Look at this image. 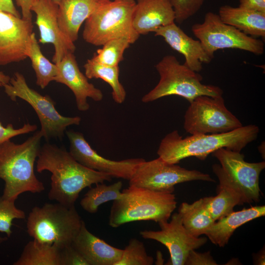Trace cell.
<instances>
[{"label": "cell", "mask_w": 265, "mask_h": 265, "mask_svg": "<svg viewBox=\"0 0 265 265\" xmlns=\"http://www.w3.org/2000/svg\"><path fill=\"white\" fill-rule=\"evenodd\" d=\"M55 64L57 73L55 81L66 85L71 90L75 95L78 110L85 111L89 109L88 98L96 102L102 100V91L90 83L88 78L80 71L74 53H67Z\"/></svg>", "instance_id": "17"}, {"label": "cell", "mask_w": 265, "mask_h": 265, "mask_svg": "<svg viewBox=\"0 0 265 265\" xmlns=\"http://www.w3.org/2000/svg\"><path fill=\"white\" fill-rule=\"evenodd\" d=\"M135 0H99L91 15L85 21L84 40L95 46L107 41L126 38L135 43L140 35L132 25Z\"/></svg>", "instance_id": "5"}, {"label": "cell", "mask_w": 265, "mask_h": 265, "mask_svg": "<svg viewBox=\"0 0 265 265\" xmlns=\"http://www.w3.org/2000/svg\"><path fill=\"white\" fill-rule=\"evenodd\" d=\"M265 215V206H254L239 211H233L226 216L215 221L205 235L214 244L220 247H224L238 228Z\"/></svg>", "instance_id": "22"}, {"label": "cell", "mask_w": 265, "mask_h": 265, "mask_svg": "<svg viewBox=\"0 0 265 265\" xmlns=\"http://www.w3.org/2000/svg\"><path fill=\"white\" fill-rule=\"evenodd\" d=\"M212 169L218 178L219 185L217 195L207 197L208 207L212 218L217 221L233 212L236 206L241 205L244 203L239 193L223 175L219 164L212 165Z\"/></svg>", "instance_id": "24"}, {"label": "cell", "mask_w": 265, "mask_h": 265, "mask_svg": "<svg viewBox=\"0 0 265 265\" xmlns=\"http://www.w3.org/2000/svg\"><path fill=\"white\" fill-rule=\"evenodd\" d=\"M70 143L69 152L84 166L109 175L112 178L129 180L135 167L145 159L133 158L113 160L100 155L91 148L83 134L74 130L66 131Z\"/></svg>", "instance_id": "14"}, {"label": "cell", "mask_w": 265, "mask_h": 265, "mask_svg": "<svg viewBox=\"0 0 265 265\" xmlns=\"http://www.w3.org/2000/svg\"><path fill=\"white\" fill-rule=\"evenodd\" d=\"M264 252H262L258 255L257 258L256 264L257 265H265V254Z\"/></svg>", "instance_id": "41"}, {"label": "cell", "mask_w": 265, "mask_h": 265, "mask_svg": "<svg viewBox=\"0 0 265 265\" xmlns=\"http://www.w3.org/2000/svg\"><path fill=\"white\" fill-rule=\"evenodd\" d=\"M11 77L5 74L3 72L0 71V86L4 87L9 83Z\"/></svg>", "instance_id": "40"}, {"label": "cell", "mask_w": 265, "mask_h": 265, "mask_svg": "<svg viewBox=\"0 0 265 265\" xmlns=\"http://www.w3.org/2000/svg\"><path fill=\"white\" fill-rule=\"evenodd\" d=\"M132 44L126 38L109 40L105 43L101 49L97 50L91 58L101 64L115 66L123 60L125 51Z\"/></svg>", "instance_id": "30"}, {"label": "cell", "mask_w": 265, "mask_h": 265, "mask_svg": "<svg viewBox=\"0 0 265 265\" xmlns=\"http://www.w3.org/2000/svg\"><path fill=\"white\" fill-rule=\"evenodd\" d=\"M99 0H60L57 22L64 35L74 43L82 24L97 7Z\"/></svg>", "instance_id": "21"}, {"label": "cell", "mask_w": 265, "mask_h": 265, "mask_svg": "<svg viewBox=\"0 0 265 265\" xmlns=\"http://www.w3.org/2000/svg\"><path fill=\"white\" fill-rule=\"evenodd\" d=\"M83 222L75 206L45 203L32 209L27 218V232L38 242L62 248L72 244Z\"/></svg>", "instance_id": "6"}, {"label": "cell", "mask_w": 265, "mask_h": 265, "mask_svg": "<svg viewBox=\"0 0 265 265\" xmlns=\"http://www.w3.org/2000/svg\"><path fill=\"white\" fill-rule=\"evenodd\" d=\"M32 21L0 10V65L18 62L27 57Z\"/></svg>", "instance_id": "15"}, {"label": "cell", "mask_w": 265, "mask_h": 265, "mask_svg": "<svg viewBox=\"0 0 265 265\" xmlns=\"http://www.w3.org/2000/svg\"><path fill=\"white\" fill-rule=\"evenodd\" d=\"M178 213L185 229L195 237L205 235L215 221L209 211L207 197L191 204L182 203L179 208Z\"/></svg>", "instance_id": "25"}, {"label": "cell", "mask_w": 265, "mask_h": 265, "mask_svg": "<svg viewBox=\"0 0 265 265\" xmlns=\"http://www.w3.org/2000/svg\"><path fill=\"white\" fill-rule=\"evenodd\" d=\"M123 196L113 201L108 225L117 228L137 221L168 220L176 208L173 193L157 191L129 186L122 191Z\"/></svg>", "instance_id": "4"}, {"label": "cell", "mask_w": 265, "mask_h": 265, "mask_svg": "<svg viewBox=\"0 0 265 265\" xmlns=\"http://www.w3.org/2000/svg\"><path fill=\"white\" fill-rule=\"evenodd\" d=\"M185 265H216L217 264L211 256L210 252L201 253L192 250L189 252Z\"/></svg>", "instance_id": "36"}, {"label": "cell", "mask_w": 265, "mask_h": 265, "mask_svg": "<svg viewBox=\"0 0 265 265\" xmlns=\"http://www.w3.org/2000/svg\"><path fill=\"white\" fill-rule=\"evenodd\" d=\"M15 202L0 196V232L6 234L8 237L12 234V221L26 217L24 211L17 208Z\"/></svg>", "instance_id": "32"}, {"label": "cell", "mask_w": 265, "mask_h": 265, "mask_svg": "<svg viewBox=\"0 0 265 265\" xmlns=\"http://www.w3.org/2000/svg\"><path fill=\"white\" fill-rule=\"evenodd\" d=\"M222 21L251 36L265 37V13L224 5L217 14Z\"/></svg>", "instance_id": "23"}, {"label": "cell", "mask_w": 265, "mask_h": 265, "mask_svg": "<svg viewBox=\"0 0 265 265\" xmlns=\"http://www.w3.org/2000/svg\"><path fill=\"white\" fill-rule=\"evenodd\" d=\"M171 216L169 222H158L160 230H143L139 234L143 238L156 240L168 249L170 259L166 265H184L189 252L205 244L207 239L195 237L189 233L183 226L178 212Z\"/></svg>", "instance_id": "13"}, {"label": "cell", "mask_w": 265, "mask_h": 265, "mask_svg": "<svg viewBox=\"0 0 265 265\" xmlns=\"http://www.w3.org/2000/svg\"><path fill=\"white\" fill-rule=\"evenodd\" d=\"M27 56L31 60L38 86L44 89L51 81H55L57 73V65L52 63L43 55L34 32L31 34Z\"/></svg>", "instance_id": "29"}, {"label": "cell", "mask_w": 265, "mask_h": 265, "mask_svg": "<svg viewBox=\"0 0 265 265\" xmlns=\"http://www.w3.org/2000/svg\"><path fill=\"white\" fill-rule=\"evenodd\" d=\"M191 31L213 56L216 51L224 49L241 50L258 55L264 52L263 40L223 23L218 15L212 12L206 13L202 23L193 25Z\"/></svg>", "instance_id": "9"}, {"label": "cell", "mask_w": 265, "mask_h": 265, "mask_svg": "<svg viewBox=\"0 0 265 265\" xmlns=\"http://www.w3.org/2000/svg\"><path fill=\"white\" fill-rule=\"evenodd\" d=\"M220 165V169L230 184L241 196L244 203L258 202L260 200L259 177L265 168V162L250 163L245 161L240 152L225 148L212 153Z\"/></svg>", "instance_id": "12"}, {"label": "cell", "mask_w": 265, "mask_h": 265, "mask_svg": "<svg viewBox=\"0 0 265 265\" xmlns=\"http://www.w3.org/2000/svg\"><path fill=\"white\" fill-rule=\"evenodd\" d=\"M37 128L36 125L29 123L25 124L22 128L15 129L11 124L4 127L0 123V144L16 136L34 132Z\"/></svg>", "instance_id": "34"}, {"label": "cell", "mask_w": 265, "mask_h": 265, "mask_svg": "<svg viewBox=\"0 0 265 265\" xmlns=\"http://www.w3.org/2000/svg\"><path fill=\"white\" fill-rule=\"evenodd\" d=\"M36 0H16L17 5L22 10V18L32 21L31 8Z\"/></svg>", "instance_id": "38"}, {"label": "cell", "mask_w": 265, "mask_h": 265, "mask_svg": "<svg viewBox=\"0 0 265 265\" xmlns=\"http://www.w3.org/2000/svg\"><path fill=\"white\" fill-rule=\"evenodd\" d=\"M45 170L52 174L49 198L68 207L75 206L85 188L112 179L107 174L84 166L65 148L48 142L40 147L36 161V171Z\"/></svg>", "instance_id": "1"}, {"label": "cell", "mask_w": 265, "mask_h": 265, "mask_svg": "<svg viewBox=\"0 0 265 265\" xmlns=\"http://www.w3.org/2000/svg\"><path fill=\"white\" fill-rule=\"evenodd\" d=\"M3 87L5 93L12 101L15 102L19 98L33 107L40 123V131L47 142L52 138L62 139L68 127L79 125L81 122L79 116L61 115L56 109L52 99L30 88L24 75L19 72H15L9 83Z\"/></svg>", "instance_id": "8"}, {"label": "cell", "mask_w": 265, "mask_h": 265, "mask_svg": "<svg viewBox=\"0 0 265 265\" xmlns=\"http://www.w3.org/2000/svg\"><path fill=\"white\" fill-rule=\"evenodd\" d=\"M242 126L226 107L222 96L196 97L184 116V129L191 135L225 133Z\"/></svg>", "instance_id": "10"}, {"label": "cell", "mask_w": 265, "mask_h": 265, "mask_svg": "<svg viewBox=\"0 0 265 265\" xmlns=\"http://www.w3.org/2000/svg\"><path fill=\"white\" fill-rule=\"evenodd\" d=\"M0 10L8 12L18 17H21L12 0H0Z\"/></svg>", "instance_id": "39"}, {"label": "cell", "mask_w": 265, "mask_h": 265, "mask_svg": "<svg viewBox=\"0 0 265 265\" xmlns=\"http://www.w3.org/2000/svg\"><path fill=\"white\" fill-rule=\"evenodd\" d=\"M153 263L154 259L147 254L143 242L132 238L116 265H152Z\"/></svg>", "instance_id": "31"}, {"label": "cell", "mask_w": 265, "mask_h": 265, "mask_svg": "<svg viewBox=\"0 0 265 265\" xmlns=\"http://www.w3.org/2000/svg\"><path fill=\"white\" fill-rule=\"evenodd\" d=\"M238 6L265 13V0H239Z\"/></svg>", "instance_id": "37"}, {"label": "cell", "mask_w": 265, "mask_h": 265, "mask_svg": "<svg viewBox=\"0 0 265 265\" xmlns=\"http://www.w3.org/2000/svg\"><path fill=\"white\" fill-rule=\"evenodd\" d=\"M83 67L88 79H101L111 86L112 97L115 102L122 104L125 101L126 92L119 80L118 66L104 65L91 58L87 60Z\"/></svg>", "instance_id": "27"}, {"label": "cell", "mask_w": 265, "mask_h": 265, "mask_svg": "<svg viewBox=\"0 0 265 265\" xmlns=\"http://www.w3.org/2000/svg\"><path fill=\"white\" fill-rule=\"evenodd\" d=\"M154 33L155 36L163 38L173 50L183 54L184 64L195 72H199L203 63H209L214 57L199 40L187 35L175 22L159 28Z\"/></svg>", "instance_id": "18"}, {"label": "cell", "mask_w": 265, "mask_h": 265, "mask_svg": "<svg viewBox=\"0 0 265 265\" xmlns=\"http://www.w3.org/2000/svg\"><path fill=\"white\" fill-rule=\"evenodd\" d=\"M58 5L53 0H36L31 10L36 16L35 23L40 32L39 42L51 43L54 48L52 60L59 62L68 53H74L76 47L61 31L57 22Z\"/></svg>", "instance_id": "16"}, {"label": "cell", "mask_w": 265, "mask_h": 265, "mask_svg": "<svg viewBox=\"0 0 265 265\" xmlns=\"http://www.w3.org/2000/svg\"><path fill=\"white\" fill-rule=\"evenodd\" d=\"M174 9L175 22L181 24L196 14L206 0H169Z\"/></svg>", "instance_id": "33"}, {"label": "cell", "mask_w": 265, "mask_h": 265, "mask_svg": "<svg viewBox=\"0 0 265 265\" xmlns=\"http://www.w3.org/2000/svg\"><path fill=\"white\" fill-rule=\"evenodd\" d=\"M7 239L6 237H2L0 236V246L5 240Z\"/></svg>", "instance_id": "43"}, {"label": "cell", "mask_w": 265, "mask_h": 265, "mask_svg": "<svg viewBox=\"0 0 265 265\" xmlns=\"http://www.w3.org/2000/svg\"><path fill=\"white\" fill-rule=\"evenodd\" d=\"M55 2L58 4L60 0H53Z\"/></svg>", "instance_id": "44"}, {"label": "cell", "mask_w": 265, "mask_h": 265, "mask_svg": "<svg viewBox=\"0 0 265 265\" xmlns=\"http://www.w3.org/2000/svg\"><path fill=\"white\" fill-rule=\"evenodd\" d=\"M155 67L159 80L156 86L142 97L143 103L171 95L183 97L189 103L202 95L222 96L223 92L219 87L202 83V76L184 63L181 64L174 55L163 56Z\"/></svg>", "instance_id": "7"}, {"label": "cell", "mask_w": 265, "mask_h": 265, "mask_svg": "<svg viewBox=\"0 0 265 265\" xmlns=\"http://www.w3.org/2000/svg\"><path fill=\"white\" fill-rule=\"evenodd\" d=\"M192 181L215 182L208 174L186 169L159 157L150 161L144 160L138 164L129 182V186L173 193L175 185Z\"/></svg>", "instance_id": "11"}, {"label": "cell", "mask_w": 265, "mask_h": 265, "mask_svg": "<svg viewBox=\"0 0 265 265\" xmlns=\"http://www.w3.org/2000/svg\"><path fill=\"white\" fill-rule=\"evenodd\" d=\"M123 183L119 181L111 185H106L104 183L96 185L90 188L80 201L82 208L90 213L97 212L100 205L111 201L121 198Z\"/></svg>", "instance_id": "28"}, {"label": "cell", "mask_w": 265, "mask_h": 265, "mask_svg": "<svg viewBox=\"0 0 265 265\" xmlns=\"http://www.w3.org/2000/svg\"><path fill=\"white\" fill-rule=\"evenodd\" d=\"M72 245L88 265H116L123 251L92 234L84 221Z\"/></svg>", "instance_id": "20"}, {"label": "cell", "mask_w": 265, "mask_h": 265, "mask_svg": "<svg viewBox=\"0 0 265 265\" xmlns=\"http://www.w3.org/2000/svg\"><path fill=\"white\" fill-rule=\"evenodd\" d=\"M61 265H88L79 251L71 244L61 248Z\"/></svg>", "instance_id": "35"}, {"label": "cell", "mask_w": 265, "mask_h": 265, "mask_svg": "<svg viewBox=\"0 0 265 265\" xmlns=\"http://www.w3.org/2000/svg\"><path fill=\"white\" fill-rule=\"evenodd\" d=\"M259 132L258 126L248 125L225 133L192 134L183 138L174 130L161 140L157 154L172 164L191 157L204 160L209 154L222 148L240 152L257 138Z\"/></svg>", "instance_id": "2"}, {"label": "cell", "mask_w": 265, "mask_h": 265, "mask_svg": "<svg viewBox=\"0 0 265 265\" xmlns=\"http://www.w3.org/2000/svg\"><path fill=\"white\" fill-rule=\"evenodd\" d=\"M132 25L139 35L147 34L175 22L174 9L169 0H137Z\"/></svg>", "instance_id": "19"}, {"label": "cell", "mask_w": 265, "mask_h": 265, "mask_svg": "<svg viewBox=\"0 0 265 265\" xmlns=\"http://www.w3.org/2000/svg\"><path fill=\"white\" fill-rule=\"evenodd\" d=\"M263 149H265V143L264 142L258 147V150L259 152L262 154V156L264 159L265 158V151H263Z\"/></svg>", "instance_id": "42"}, {"label": "cell", "mask_w": 265, "mask_h": 265, "mask_svg": "<svg viewBox=\"0 0 265 265\" xmlns=\"http://www.w3.org/2000/svg\"><path fill=\"white\" fill-rule=\"evenodd\" d=\"M61 248L34 239L27 242L14 265H61Z\"/></svg>", "instance_id": "26"}, {"label": "cell", "mask_w": 265, "mask_h": 265, "mask_svg": "<svg viewBox=\"0 0 265 265\" xmlns=\"http://www.w3.org/2000/svg\"><path fill=\"white\" fill-rule=\"evenodd\" d=\"M42 137L39 130L22 143L8 139L0 144V178L5 183L3 198L15 201L22 193H41L45 189L34 169Z\"/></svg>", "instance_id": "3"}]
</instances>
